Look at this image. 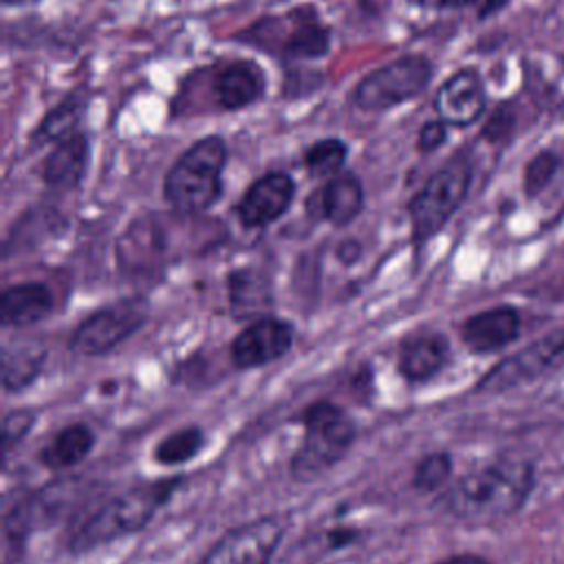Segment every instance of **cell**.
<instances>
[{"label": "cell", "instance_id": "obj_16", "mask_svg": "<svg viewBox=\"0 0 564 564\" xmlns=\"http://www.w3.org/2000/svg\"><path fill=\"white\" fill-rule=\"evenodd\" d=\"M90 165V137L84 130L57 141L40 165L42 183L48 189H75Z\"/></svg>", "mask_w": 564, "mask_h": 564}, {"label": "cell", "instance_id": "obj_10", "mask_svg": "<svg viewBox=\"0 0 564 564\" xmlns=\"http://www.w3.org/2000/svg\"><path fill=\"white\" fill-rule=\"evenodd\" d=\"M278 518H258L227 531L200 560V564H269L282 540Z\"/></svg>", "mask_w": 564, "mask_h": 564}, {"label": "cell", "instance_id": "obj_12", "mask_svg": "<svg viewBox=\"0 0 564 564\" xmlns=\"http://www.w3.org/2000/svg\"><path fill=\"white\" fill-rule=\"evenodd\" d=\"M487 110V90L478 68L454 70L434 95V112L449 128H469Z\"/></svg>", "mask_w": 564, "mask_h": 564}, {"label": "cell", "instance_id": "obj_27", "mask_svg": "<svg viewBox=\"0 0 564 564\" xmlns=\"http://www.w3.org/2000/svg\"><path fill=\"white\" fill-rule=\"evenodd\" d=\"M560 167V156L553 150H540L529 159L522 174V187L529 198L538 196L555 176Z\"/></svg>", "mask_w": 564, "mask_h": 564}, {"label": "cell", "instance_id": "obj_24", "mask_svg": "<svg viewBox=\"0 0 564 564\" xmlns=\"http://www.w3.org/2000/svg\"><path fill=\"white\" fill-rule=\"evenodd\" d=\"M348 143L339 137H322L302 152V167L313 178H330L344 172L348 159Z\"/></svg>", "mask_w": 564, "mask_h": 564}, {"label": "cell", "instance_id": "obj_2", "mask_svg": "<svg viewBox=\"0 0 564 564\" xmlns=\"http://www.w3.org/2000/svg\"><path fill=\"white\" fill-rule=\"evenodd\" d=\"M231 42L264 51L280 64H308L326 57L333 48V29L313 2L295 4L284 13L260 15L236 31Z\"/></svg>", "mask_w": 564, "mask_h": 564}, {"label": "cell", "instance_id": "obj_4", "mask_svg": "<svg viewBox=\"0 0 564 564\" xmlns=\"http://www.w3.org/2000/svg\"><path fill=\"white\" fill-rule=\"evenodd\" d=\"M176 485L178 480H161V482H150L143 487L128 489L110 498L97 511H93L86 522L77 527L70 542L73 549L75 551L95 549L104 542L139 531L141 527L148 524L154 511L170 498Z\"/></svg>", "mask_w": 564, "mask_h": 564}, {"label": "cell", "instance_id": "obj_5", "mask_svg": "<svg viewBox=\"0 0 564 564\" xmlns=\"http://www.w3.org/2000/svg\"><path fill=\"white\" fill-rule=\"evenodd\" d=\"M471 161L465 154L449 156L427 176V181L408 203V216L416 242H425L447 225V220L465 203L471 187Z\"/></svg>", "mask_w": 564, "mask_h": 564}, {"label": "cell", "instance_id": "obj_32", "mask_svg": "<svg viewBox=\"0 0 564 564\" xmlns=\"http://www.w3.org/2000/svg\"><path fill=\"white\" fill-rule=\"evenodd\" d=\"M419 7H434V9H465L469 4H476L478 0H410Z\"/></svg>", "mask_w": 564, "mask_h": 564}, {"label": "cell", "instance_id": "obj_6", "mask_svg": "<svg viewBox=\"0 0 564 564\" xmlns=\"http://www.w3.org/2000/svg\"><path fill=\"white\" fill-rule=\"evenodd\" d=\"M304 438L291 460V471L297 480L315 476L339 463L355 441V423L335 403L319 401L304 410Z\"/></svg>", "mask_w": 564, "mask_h": 564}, {"label": "cell", "instance_id": "obj_1", "mask_svg": "<svg viewBox=\"0 0 564 564\" xmlns=\"http://www.w3.org/2000/svg\"><path fill=\"white\" fill-rule=\"evenodd\" d=\"M533 489V469L522 460H496L460 476L443 494L445 509L465 522H496L522 509Z\"/></svg>", "mask_w": 564, "mask_h": 564}, {"label": "cell", "instance_id": "obj_8", "mask_svg": "<svg viewBox=\"0 0 564 564\" xmlns=\"http://www.w3.org/2000/svg\"><path fill=\"white\" fill-rule=\"evenodd\" d=\"M148 317V304L141 297L119 300L88 315L73 333L68 346L82 357H99L126 341Z\"/></svg>", "mask_w": 564, "mask_h": 564}, {"label": "cell", "instance_id": "obj_25", "mask_svg": "<svg viewBox=\"0 0 564 564\" xmlns=\"http://www.w3.org/2000/svg\"><path fill=\"white\" fill-rule=\"evenodd\" d=\"M205 436L200 427H183L172 432L170 436H165L159 445H156V460L163 465H181L185 460H189L192 456L198 454V449L203 447Z\"/></svg>", "mask_w": 564, "mask_h": 564}, {"label": "cell", "instance_id": "obj_26", "mask_svg": "<svg viewBox=\"0 0 564 564\" xmlns=\"http://www.w3.org/2000/svg\"><path fill=\"white\" fill-rule=\"evenodd\" d=\"M324 84V73L319 68L306 66V64H289L284 66V82L280 88V97L286 101L304 99L313 93H317Z\"/></svg>", "mask_w": 564, "mask_h": 564}, {"label": "cell", "instance_id": "obj_19", "mask_svg": "<svg viewBox=\"0 0 564 564\" xmlns=\"http://www.w3.org/2000/svg\"><path fill=\"white\" fill-rule=\"evenodd\" d=\"M447 339L432 330L410 335L399 348V370L410 381H425L434 377L447 361Z\"/></svg>", "mask_w": 564, "mask_h": 564}, {"label": "cell", "instance_id": "obj_22", "mask_svg": "<svg viewBox=\"0 0 564 564\" xmlns=\"http://www.w3.org/2000/svg\"><path fill=\"white\" fill-rule=\"evenodd\" d=\"M95 436L90 427L75 423L64 427L44 449H42V463L51 469H64L77 465L93 447Z\"/></svg>", "mask_w": 564, "mask_h": 564}, {"label": "cell", "instance_id": "obj_21", "mask_svg": "<svg viewBox=\"0 0 564 564\" xmlns=\"http://www.w3.org/2000/svg\"><path fill=\"white\" fill-rule=\"evenodd\" d=\"M44 348L37 341H11L2 350V386L7 392L26 388L44 366Z\"/></svg>", "mask_w": 564, "mask_h": 564}, {"label": "cell", "instance_id": "obj_29", "mask_svg": "<svg viewBox=\"0 0 564 564\" xmlns=\"http://www.w3.org/2000/svg\"><path fill=\"white\" fill-rule=\"evenodd\" d=\"M516 123H518V115H516V108L505 101V104H498V108L487 117L482 130H480V137L491 143V145H500V143H507L511 137H513V130H516Z\"/></svg>", "mask_w": 564, "mask_h": 564}, {"label": "cell", "instance_id": "obj_35", "mask_svg": "<svg viewBox=\"0 0 564 564\" xmlns=\"http://www.w3.org/2000/svg\"><path fill=\"white\" fill-rule=\"evenodd\" d=\"M441 564H491L478 555H456V557H447Z\"/></svg>", "mask_w": 564, "mask_h": 564}, {"label": "cell", "instance_id": "obj_20", "mask_svg": "<svg viewBox=\"0 0 564 564\" xmlns=\"http://www.w3.org/2000/svg\"><path fill=\"white\" fill-rule=\"evenodd\" d=\"M53 311V295L46 284L22 282L4 289L0 302V319L9 328L33 326Z\"/></svg>", "mask_w": 564, "mask_h": 564}, {"label": "cell", "instance_id": "obj_33", "mask_svg": "<svg viewBox=\"0 0 564 564\" xmlns=\"http://www.w3.org/2000/svg\"><path fill=\"white\" fill-rule=\"evenodd\" d=\"M509 4V0H480L478 4V20H489L496 13H500L505 7Z\"/></svg>", "mask_w": 564, "mask_h": 564}, {"label": "cell", "instance_id": "obj_28", "mask_svg": "<svg viewBox=\"0 0 564 564\" xmlns=\"http://www.w3.org/2000/svg\"><path fill=\"white\" fill-rule=\"evenodd\" d=\"M452 474V458L443 452L425 456L416 471H414V485L423 491H436L441 489Z\"/></svg>", "mask_w": 564, "mask_h": 564}, {"label": "cell", "instance_id": "obj_11", "mask_svg": "<svg viewBox=\"0 0 564 564\" xmlns=\"http://www.w3.org/2000/svg\"><path fill=\"white\" fill-rule=\"evenodd\" d=\"M209 95L218 110L238 112L256 106L267 93V75L256 59L234 57L212 68Z\"/></svg>", "mask_w": 564, "mask_h": 564}, {"label": "cell", "instance_id": "obj_34", "mask_svg": "<svg viewBox=\"0 0 564 564\" xmlns=\"http://www.w3.org/2000/svg\"><path fill=\"white\" fill-rule=\"evenodd\" d=\"M359 251H361V245H359L357 240H346V242L339 247V256H341L346 262L355 260V258L359 256Z\"/></svg>", "mask_w": 564, "mask_h": 564}, {"label": "cell", "instance_id": "obj_30", "mask_svg": "<svg viewBox=\"0 0 564 564\" xmlns=\"http://www.w3.org/2000/svg\"><path fill=\"white\" fill-rule=\"evenodd\" d=\"M447 130H449V126L445 121H441L438 117L425 121L416 132V150L421 154L436 152L447 141Z\"/></svg>", "mask_w": 564, "mask_h": 564}, {"label": "cell", "instance_id": "obj_13", "mask_svg": "<svg viewBox=\"0 0 564 564\" xmlns=\"http://www.w3.org/2000/svg\"><path fill=\"white\" fill-rule=\"evenodd\" d=\"M293 196V176L282 170H269L245 189V194L236 203V216L247 229L267 227L286 214Z\"/></svg>", "mask_w": 564, "mask_h": 564}, {"label": "cell", "instance_id": "obj_18", "mask_svg": "<svg viewBox=\"0 0 564 564\" xmlns=\"http://www.w3.org/2000/svg\"><path fill=\"white\" fill-rule=\"evenodd\" d=\"M520 333V317L511 306H496L471 315L463 328V341L474 352H494L511 344Z\"/></svg>", "mask_w": 564, "mask_h": 564}, {"label": "cell", "instance_id": "obj_36", "mask_svg": "<svg viewBox=\"0 0 564 564\" xmlns=\"http://www.w3.org/2000/svg\"><path fill=\"white\" fill-rule=\"evenodd\" d=\"M4 4H24V2H35V0H2Z\"/></svg>", "mask_w": 564, "mask_h": 564}, {"label": "cell", "instance_id": "obj_9", "mask_svg": "<svg viewBox=\"0 0 564 564\" xmlns=\"http://www.w3.org/2000/svg\"><path fill=\"white\" fill-rule=\"evenodd\" d=\"M564 368V328H557L531 346L507 357L478 383V392H502Z\"/></svg>", "mask_w": 564, "mask_h": 564}, {"label": "cell", "instance_id": "obj_3", "mask_svg": "<svg viewBox=\"0 0 564 564\" xmlns=\"http://www.w3.org/2000/svg\"><path fill=\"white\" fill-rule=\"evenodd\" d=\"M229 161L227 141L205 134L183 150L163 176V198L172 212L196 216L223 196V172Z\"/></svg>", "mask_w": 564, "mask_h": 564}, {"label": "cell", "instance_id": "obj_31", "mask_svg": "<svg viewBox=\"0 0 564 564\" xmlns=\"http://www.w3.org/2000/svg\"><path fill=\"white\" fill-rule=\"evenodd\" d=\"M33 423V414L29 412H9L2 423V447L4 452H11V447L29 432Z\"/></svg>", "mask_w": 564, "mask_h": 564}, {"label": "cell", "instance_id": "obj_15", "mask_svg": "<svg viewBox=\"0 0 564 564\" xmlns=\"http://www.w3.org/2000/svg\"><path fill=\"white\" fill-rule=\"evenodd\" d=\"M293 341L291 324L278 317H262L247 326L231 344V359L238 368H258L282 357Z\"/></svg>", "mask_w": 564, "mask_h": 564}, {"label": "cell", "instance_id": "obj_17", "mask_svg": "<svg viewBox=\"0 0 564 564\" xmlns=\"http://www.w3.org/2000/svg\"><path fill=\"white\" fill-rule=\"evenodd\" d=\"M90 95L93 90L88 86H77L73 90H68L59 101H55L37 121L33 134H31V143L33 145H55L57 141L75 134L79 128V123L86 117L88 104H90Z\"/></svg>", "mask_w": 564, "mask_h": 564}, {"label": "cell", "instance_id": "obj_14", "mask_svg": "<svg viewBox=\"0 0 564 564\" xmlns=\"http://www.w3.org/2000/svg\"><path fill=\"white\" fill-rule=\"evenodd\" d=\"M304 207L313 220H326L335 227H346L364 209V185L355 172L344 170L313 189L306 196Z\"/></svg>", "mask_w": 564, "mask_h": 564}, {"label": "cell", "instance_id": "obj_23", "mask_svg": "<svg viewBox=\"0 0 564 564\" xmlns=\"http://www.w3.org/2000/svg\"><path fill=\"white\" fill-rule=\"evenodd\" d=\"M229 297L231 308L238 317H253L271 302V291L267 280L251 269L231 273L229 278Z\"/></svg>", "mask_w": 564, "mask_h": 564}, {"label": "cell", "instance_id": "obj_7", "mask_svg": "<svg viewBox=\"0 0 564 564\" xmlns=\"http://www.w3.org/2000/svg\"><path fill=\"white\" fill-rule=\"evenodd\" d=\"M434 64L423 53L399 55L366 73L350 90V104L364 112H383L416 99L432 82Z\"/></svg>", "mask_w": 564, "mask_h": 564}]
</instances>
